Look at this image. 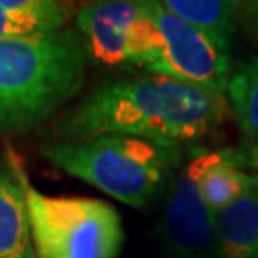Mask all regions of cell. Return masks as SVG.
Listing matches in <instances>:
<instances>
[{"mask_svg":"<svg viewBox=\"0 0 258 258\" xmlns=\"http://www.w3.org/2000/svg\"><path fill=\"white\" fill-rule=\"evenodd\" d=\"M226 113V96L149 73L96 86L55 132L61 142L132 136L182 148L214 136Z\"/></svg>","mask_w":258,"mask_h":258,"instance_id":"cell-1","label":"cell"},{"mask_svg":"<svg viewBox=\"0 0 258 258\" xmlns=\"http://www.w3.org/2000/svg\"><path fill=\"white\" fill-rule=\"evenodd\" d=\"M86 57L75 31L0 40V136L29 132L71 102Z\"/></svg>","mask_w":258,"mask_h":258,"instance_id":"cell-2","label":"cell"},{"mask_svg":"<svg viewBox=\"0 0 258 258\" xmlns=\"http://www.w3.org/2000/svg\"><path fill=\"white\" fill-rule=\"evenodd\" d=\"M182 148L132 136H98L57 142L44 148L46 159L120 203L146 209L174 180Z\"/></svg>","mask_w":258,"mask_h":258,"instance_id":"cell-3","label":"cell"},{"mask_svg":"<svg viewBox=\"0 0 258 258\" xmlns=\"http://www.w3.org/2000/svg\"><path fill=\"white\" fill-rule=\"evenodd\" d=\"M16 168L27 201L33 241L38 258H117L124 231L117 211L102 199L79 195H46L29 182L14 153Z\"/></svg>","mask_w":258,"mask_h":258,"instance_id":"cell-4","label":"cell"},{"mask_svg":"<svg viewBox=\"0 0 258 258\" xmlns=\"http://www.w3.org/2000/svg\"><path fill=\"white\" fill-rule=\"evenodd\" d=\"M138 2L155 21L163 38V52L148 73L170 77L207 92L226 96L231 79L230 46L174 16L159 0Z\"/></svg>","mask_w":258,"mask_h":258,"instance_id":"cell-5","label":"cell"},{"mask_svg":"<svg viewBox=\"0 0 258 258\" xmlns=\"http://www.w3.org/2000/svg\"><path fill=\"white\" fill-rule=\"evenodd\" d=\"M86 54L103 65H138L148 71L163 38L138 0H94L77 14Z\"/></svg>","mask_w":258,"mask_h":258,"instance_id":"cell-6","label":"cell"},{"mask_svg":"<svg viewBox=\"0 0 258 258\" xmlns=\"http://www.w3.org/2000/svg\"><path fill=\"white\" fill-rule=\"evenodd\" d=\"M161 235L174 258H216L214 214L205 205L189 165L168 185Z\"/></svg>","mask_w":258,"mask_h":258,"instance_id":"cell-7","label":"cell"},{"mask_svg":"<svg viewBox=\"0 0 258 258\" xmlns=\"http://www.w3.org/2000/svg\"><path fill=\"white\" fill-rule=\"evenodd\" d=\"M187 165L195 176L197 189L212 214L235 201L252 180V174L245 172L247 163L243 153L233 149L205 151L194 157Z\"/></svg>","mask_w":258,"mask_h":258,"instance_id":"cell-8","label":"cell"},{"mask_svg":"<svg viewBox=\"0 0 258 258\" xmlns=\"http://www.w3.org/2000/svg\"><path fill=\"white\" fill-rule=\"evenodd\" d=\"M216 258H258V174L249 187L214 214Z\"/></svg>","mask_w":258,"mask_h":258,"instance_id":"cell-9","label":"cell"},{"mask_svg":"<svg viewBox=\"0 0 258 258\" xmlns=\"http://www.w3.org/2000/svg\"><path fill=\"white\" fill-rule=\"evenodd\" d=\"M0 258H38L25 194L10 161L0 163Z\"/></svg>","mask_w":258,"mask_h":258,"instance_id":"cell-10","label":"cell"},{"mask_svg":"<svg viewBox=\"0 0 258 258\" xmlns=\"http://www.w3.org/2000/svg\"><path fill=\"white\" fill-rule=\"evenodd\" d=\"M226 98L243 136L245 163L258 168V55L231 73Z\"/></svg>","mask_w":258,"mask_h":258,"instance_id":"cell-11","label":"cell"},{"mask_svg":"<svg viewBox=\"0 0 258 258\" xmlns=\"http://www.w3.org/2000/svg\"><path fill=\"white\" fill-rule=\"evenodd\" d=\"M168 12L230 46L241 0H159Z\"/></svg>","mask_w":258,"mask_h":258,"instance_id":"cell-12","label":"cell"},{"mask_svg":"<svg viewBox=\"0 0 258 258\" xmlns=\"http://www.w3.org/2000/svg\"><path fill=\"white\" fill-rule=\"evenodd\" d=\"M63 25L55 23L52 19L38 18L23 12H16L0 4V40L19 37H33V35H46L61 31Z\"/></svg>","mask_w":258,"mask_h":258,"instance_id":"cell-13","label":"cell"},{"mask_svg":"<svg viewBox=\"0 0 258 258\" xmlns=\"http://www.w3.org/2000/svg\"><path fill=\"white\" fill-rule=\"evenodd\" d=\"M0 4L16 12L52 19L59 25H65L71 14V0H0Z\"/></svg>","mask_w":258,"mask_h":258,"instance_id":"cell-14","label":"cell"},{"mask_svg":"<svg viewBox=\"0 0 258 258\" xmlns=\"http://www.w3.org/2000/svg\"><path fill=\"white\" fill-rule=\"evenodd\" d=\"M250 2H252V6H254V8L258 10V0H250Z\"/></svg>","mask_w":258,"mask_h":258,"instance_id":"cell-15","label":"cell"}]
</instances>
